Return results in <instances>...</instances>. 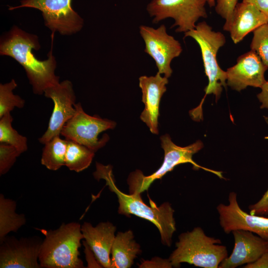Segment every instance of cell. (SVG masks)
Wrapping results in <instances>:
<instances>
[{
  "label": "cell",
  "instance_id": "cell-1",
  "mask_svg": "<svg viewBox=\"0 0 268 268\" xmlns=\"http://www.w3.org/2000/svg\"><path fill=\"white\" fill-rule=\"evenodd\" d=\"M54 34L52 33L48 58L44 61L37 59L32 52L41 47L36 35L13 25L0 38V55L12 58L24 68L35 94L42 95L47 88L60 82L55 74L57 62L52 53Z\"/></svg>",
  "mask_w": 268,
  "mask_h": 268
},
{
  "label": "cell",
  "instance_id": "cell-2",
  "mask_svg": "<svg viewBox=\"0 0 268 268\" xmlns=\"http://www.w3.org/2000/svg\"><path fill=\"white\" fill-rule=\"evenodd\" d=\"M112 169L111 165H104L96 162V170L93 175L97 180L104 179L109 190L116 195L119 204L118 213L126 216L133 214L150 221L159 230L162 243L170 247L173 235L176 230L174 210L171 204L165 202L157 206L150 199L149 206L142 201L141 194H127L122 192L115 184Z\"/></svg>",
  "mask_w": 268,
  "mask_h": 268
},
{
  "label": "cell",
  "instance_id": "cell-3",
  "mask_svg": "<svg viewBox=\"0 0 268 268\" xmlns=\"http://www.w3.org/2000/svg\"><path fill=\"white\" fill-rule=\"evenodd\" d=\"M80 223H63L55 230L39 229L45 236L39 255L43 268H82L79 249L84 239Z\"/></svg>",
  "mask_w": 268,
  "mask_h": 268
},
{
  "label": "cell",
  "instance_id": "cell-4",
  "mask_svg": "<svg viewBox=\"0 0 268 268\" xmlns=\"http://www.w3.org/2000/svg\"><path fill=\"white\" fill-rule=\"evenodd\" d=\"M228 257L227 247L219 239L207 236L200 227L182 233L169 260L172 267L179 268L187 263L203 268H218Z\"/></svg>",
  "mask_w": 268,
  "mask_h": 268
},
{
  "label": "cell",
  "instance_id": "cell-5",
  "mask_svg": "<svg viewBox=\"0 0 268 268\" xmlns=\"http://www.w3.org/2000/svg\"><path fill=\"white\" fill-rule=\"evenodd\" d=\"M190 37L198 44L201 52L204 71L208 83L204 89L205 95L199 106L194 110L202 113L201 105L208 94L215 95L219 99L222 87L226 84V72L219 67L217 61L218 51L226 43L225 36L220 32L213 31L205 21L197 24L196 27L184 33V38Z\"/></svg>",
  "mask_w": 268,
  "mask_h": 268
},
{
  "label": "cell",
  "instance_id": "cell-6",
  "mask_svg": "<svg viewBox=\"0 0 268 268\" xmlns=\"http://www.w3.org/2000/svg\"><path fill=\"white\" fill-rule=\"evenodd\" d=\"M160 140L161 147L164 151L162 165L156 171L148 176H145L139 170L131 172L127 179L130 194H141L147 190L155 180L161 179L168 172L173 170L176 166L183 163H191L193 165L194 169L201 168L223 178L221 172L202 167L193 160V155L199 151L203 146V143L201 140H198L185 147L175 144L168 134L162 135Z\"/></svg>",
  "mask_w": 268,
  "mask_h": 268
},
{
  "label": "cell",
  "instance_id": "cell-7",
  "mask_svg": "<svg viewBox=\"0 0 268 268\" xmlns=\"http://www.w3.org/2000/svg\"><path fill=\"white\" fill-rule=\"evenodd\" d=\"M74 107V115L64 126L60 135L67 140L83 145L95 152L105 146L110 139L107 134L99 138V134L107 130L114 129L116 123L97 115L87 114L80 102L75 103Z\"/></svg>",
  "mask_w": 268,
  "mask_h": 268
},
{
  "label": "cell",
  "instance_id": "cell-8",
  "mask_svg": "<svg viewBox=\"0 0 268 268\" xmlns=\"http://www.w3.org/2000/svg\"><path fill=\"white\" fill-rule=\"evenodd\" d=\"M206 0H152L147 6L152 22L158 23L167 18L175 20L172 27L177 26V32L184 33L194 29L201 18H207Z\"/></svg>",
  "mask_w": 268,
  "mask_h": 268
},
{
  "label": "cell",
  "instance_id": "cell-9",
  "mask_svg": "<svg viewBox=\"0 0 268 268\" xmlns=\"http://www.w3.org/2000/svg\"><path fill=\"white\" fill-rule=\"evenodd\" d=\"M71 0H22L20 5L9 6V10L31 7L41 11L45 25L52 33L58 32L63 35H70L79 31L83 20L71 7Z\"/></svg>",
  "mask_w": 268,
  "mask_h": 268
},
{
  "label": "cell",
  "instance_id": "cell-10",
  "mask_svg": "<svg viewBox=\"0 0 268 268\" xmlns=\"http://www.w3.org/2000/svg\"><path fill=\"white\" fill-rule=\"evenodd\" d=\"M139 33L145 44L144 52L154 60L158 72L168 78L173 72L172 61L182 52L181 44L167 33L163 24L156 29L141 25Z\"/></svg>",
  "mask_w": 268,
  "mask_h": 268
},
{
  "label": "cell",
  "instance_id": "cell-11",
  "mask_svg": "<svg viewBox=\"0 0 268 268\" xmlns=\"http://www.w3.org/2000/svg\"><path fill=\"white\" fill-rule=\"evenodd\" d=\"M44 94L51 99L54 104L47 130L38 139L45 144L55 136L60 135L64 126L74 115L76 97L72 84L68 80L47 88Z\"/></svg>",
  "mask_w": 268,
  "mask_h": 268
},
{
  "label": "cell",
  "instance_id": "cell-12",
  "mask_svg": "<svg viewBox=\"0 0 268 268\" xmlns=\"http://www.w3.org/2000/svg\"><path fill=\"white\" fill-rule=\"evenodd\" d=\"M40 237L8 236L0 241V268H41L39 255L43 242Z\"/></svg>",
  "mask_w": 268,
  "mask_h": 268
},
{
  "label": "cell",
  "instance_id": "cell-13",
  "mask_svg": "<svg viewBox=\"0 0 268 268\" xmlns=\"http://www.w3.org/2000/svg\"><path fill=\"white\" fill-rule=\"evenodd\" d=\"M228 202V204L220 203L216 206L219 224L225 233L229 234L236 230H244L268 241V218L248 213L242 210L234 192L229 193Z\"/></svg>",
  "mask_w": 268,
  "mask_h": 268
},
{
  "label": "cell",
  "instance_id": "cell-14",
  "mask_svg": "<svg viewBox=\"0 0 268 268\" xmlns=\"http://www.w3.org/2000/svg\"><path fill=\"white\" fill-rule=\"evenodd\" d=\"M268 68L257 53L251 50L240 56L236 64L227 69L226 84L237 91L248 86L261 88L267 81L265 73Z\"/></svg>",
  "mask_w": 268,
  "mask_h": 268
},
{
  "label": "cell",
  "instance_id": "cell-15",
  "mask_svg": "<svg viewBox=\"0 0 268 268\" xmlns=\"http://www.w3.org/2000/svg\"><path fill=\"white\" fill-rule=\"evenodd\" d=\"M232 233L234 240L232 252L221 262L218 268H235L253 263L268 248V241L252 232L236 230Z\"/></svg>",
  "mask_w": 268,
  "mask_h": 268
},
{
  "label": "cell",
  "instance_id": "cell-16",
  "mask_svg": "<svg viewBox=\"0 0 268 268\" xmlns=\"http://www.w3.org/2000/svg\"><path fill=\"white\" fill-rule=\"evenodd\" d=\"M168 78L159 72L154 76L143 75L139 78V86L142 92V102L144 109L140 116V120L147 125L151 133L158 134L159 104L167 90Z\"/></svg>",
  "mask_w": 268,
  "mask_h": 268
},
{
  "label": "cell",
  "instance_id": "cell-17",
  "mask_svg": "<svg viewBox=\"0 0 268 268\" xmlns=\"http://www.w3.org/2000/svg\"><path fill=\"white\" fill-rule=\"evenodd\" d=\"M81 230L85 242L101 267L112 268L110 255L116 236V226L110 222H100L96 226L84 222Z\"/></svg>",
  "mask_w": 268,
  "mask_h": 268
},
{
  "label": "cell",
  "instance_id": "cell-18",
  "mask_svg": "<svg viewBox=\"0 0 268 268\" xmlns=\"http://www.w3.org/2000/svg\"><path fill=\"white\" fill-rule=\"evenodd\" d=\"M268 23V17L253 5L237 3L230 19L225 22L223 29L229 32L234 44L243 40L249 33Z\"/></svg>",
  "mask_w": 268,
  "mask_h": 268
},
{
  "label": "cell",
  "instance_id": "cell-19",
  "mask_svg": "<svg viewBox=\"0 0 268 268\" xmlns=\"http://www.w3.org/2000/svg\"><path fill=\"white\" fill-rule=\"evenodd\" d=\"M141 252L140 245L135 241L132 230L119 232L111 249L112 268H129Z\"/></svg>",
  "mask_w": 268,
  "mask_h": 268
},
{
  "label": "cell",
  "instance_id": "cell-20",
  "mask_svg": "<svg viewBox=\"0 0 268 268\" xmlns=\"http://www.w3.org/2000/svg\"><path fill=\"white\" fill-rule=\"evenodd\" d=\"M16 203L12 199L0 195V241L11 232H17L25 224L26 217L23 214L16 212Z\"/></svg>",
  "mask_w": 268,
  "mask_h": 268
},
{
  "label": "cell",
  "instance_id": "cell-21",
  "mask_svg": "<svg viewBox=\"0 0 268 268\" xmlns=\"http://www.w3.org/2000/svg\"><path fill=\"white\" fill-rule=\"evenodd\" d=\"M60 135L53 137L45 144L41 163L48 169L56 171L65 165L67 140Z\"/></svg>",
  "mask_w": 268,
  "mask_h": 268
},
{
  "label": "cell",
  "instance_id": "cell-22",
  "mask_svg": "<svg viewBox=\"0 0 268 268\" xmlns=\"http://www.w3.org/2000/svg\"><path fill=\"white\" fill-rule=\"evenodd\" d=\"M65 166L70 171L80 172L91 164L95 152L75 141L67 140Z\"/></svg>",
  "mask_w": 268,
  "mask_h": 268
},
{
  "label": "cell",
  "instance_id": "cell-23",
  "mask_svg": "<svg viewBox=\"0 0 268 268\" xmlns=\"http://www.w3.org/2000/svg\"><path fill=\"white\" fill-rule=\"evenodd\" d=\"M12 121L10 112L0 118V142L11 145L22 153L27 150V139L12 128Z\"/></svg>",
  "mask_w": 268,
  "mask_h": 268
},
{
  "label": "cell",
  "instance_id": "cell-24",
  "mask_svg": "<svg viewBox=\"0 0 268 268\" xmlns=\"http://www.w3.org/2000/svg\"><path fill=\"white\" fill-rule=\"evenodd\" d=\"M17 86L14 79L9 82L0 84V118L7 113H10L15 107L22 108L24 106V100L13 93Z\"/></svg>",
  "mask_w": 268,
  "mask_h": 268
},
{
  "label": "cell",
  "instance_id": "cell-25",
  "mask_svg": "<svg viewBox=\"0 0 268 268\" xmlns=\"http://www.w3.org/2000/svg\"><path fill=\"white\" fill-rule=\"evenodd\" d=\"M251 50L255 52L268 67V23L253 31Z\"/></svg>",
  "mask_w": 268,
  "mask_h": 268
},
{
  "label": "cell",
  "instance_id": "cell-26",
  "mask_svg": "<svg viewBox=\"0 0 268 268\" xmlns=\"http://www.w3.org/2000/svg\"><path fill=\"white\" fill-rule=\"evenodd\" d=\"M21 154L15 147L0 142V175L7 173Z\"/></svg>",
  "mask_w": 268,
  "mask_h": 268
},
{
  "label": "cell",
  "instance_id": "cell-27",
  "mask_svg": "<svg viewBox=\"0 0 268 268\" xmlns=\"http://www.w3.org/2000/svg\"><path fill=\"white\" fill-rule=\"evenodd\" d=\"M237 3L238 0H217L215 9L226 22L230 19Z\"/></svg>",
  "mask_w": 268,
  "mask_h": 268
},
{
  "label": "cell",
  "instance_id": "cell-28",
  "mask_svg": "<svg viewBox=\"0 0 268 268\" xmlns=\"http://www.w3.org/2000/svg\"><path fill=\"white\" fill-rule=\"evenodd\" d=\"M249 209L252 214H268V189L258 201L249 206Z\"/></svg>",
  "mask_w": 268,
  "mask_h": 268
},
{
  "label": "cell",
  "instance_id": "cell-29",
  "mask_svg": "<svg viewBox=\"0 0 268 268\" xmlns=\"http://www.w3.org/2000/svg\"><path fill=\"white\" fill-rule=\"evenodd\" d=\"M140 267H162V268H172V265L169 259H161L159 258L152 259L149 262H145Z\"/></svg>",
  "mask_w": 268,
  "mask_h": 268
},
{
  "label": "cell",
  "instance_id": "cell-30",
  "mask_svg": "<svg viewBox=\"0 0 268 268\" xmlns=\"http://www.w3.org/2000/svg\"><path fill=\"white\" fill-rule=\"evenodd\" d=\"M244 268H268V248L256 262L245 265Z\"/></svg>",
  "mask_w": 268,
  "mask_h": 268
},
{
  "label": "cell",
  "instance_id": "cell-31",
  "mask_svg": "<svg viewBox=\"0 0 268 268\" xmlns=\"http://www.w3.org/2000/svg\"><path fill=\"white\" fill-rule=\"evenodd\" d=\"M261 91L257 94V98L261 103V109H268V81L261 88Z\"/></svg>",
  "mask_w": 268,
  "mask_h": 268
},
{
  "label": "cell",
  "instance_id": "cell-32",
  "mask_svg": "<svg viewBox=\"0 0 268 268\" xmlns=\"http://www.w3.org/2000/svg\"><path fill=\"white\" fill-rule=\"evenodd\" d=\"M255 6L268 17V0H242Z\"/></svg>",
  "mask_w": 268,
  "mask_h": 268
},
{
  "label": "cell",
  "instance_id": "cell-33",
  "mask_svg": "<svg viewBox=\"0 0 268 268\" xmlns=\"http://www.w3.org/2000/svg\"><path fill=\"white\" fill-rule=\"evenodd\" d=\"M207 3L210 7H213L215 6V0H206Z\"/></svg>",
  "mask_w": 268,
  "mask_h": 268
},
{
  "label": "cell",
  "instance_id": "cell-34",
  "mask_svg": "<svg viewBox=\"0 0 268 268\" xmlns=\"http://www.w3.org/2000/svg\"><path fill=\"white\" fill-rule=\"evenodd\" d=\"M267 138H268V137H267Z\"/></svg>",
  "mask_w": 268,
  "mask_h": 268
},
{
  "label": "cell",
  "instance_id": "cell-35",
  "mask_svg": "<svg viewBox=\"0 0 268 268\" xmlns=\"http://www.w3.org/2000/svg\"></svg>",
  "mask_w": 268,
  "mask_h": 268
}]
</instances>
